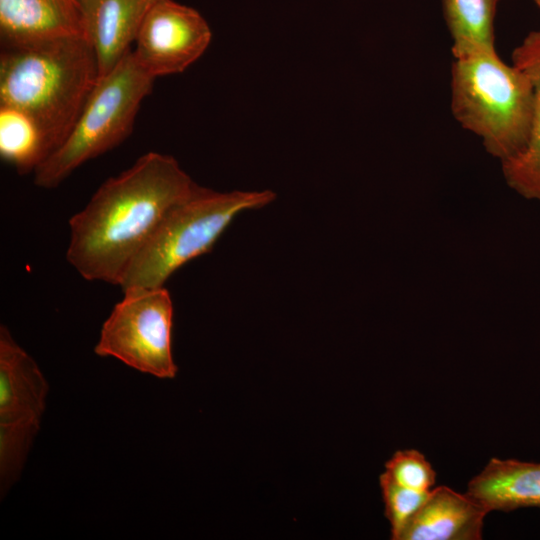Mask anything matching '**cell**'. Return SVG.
Segmentation results:
<instances>
[{
	"label": "cell",
	"mask_w": 540,
	"mask_h": 540,
	"mask_svg": "<svg viewBox=\"0 0 540 540\" xmlns=\"http://www.w3.org/2000/svg\"><path fill=\"white\" fill-rule=\"evenodd\" d=\"M159 0H97L86 11L88 38L99 76L111 71L131 50L140 27Z\"/></svg>",
	"instance_id": "obj_11"
},
{
	"label": "cell",
	"mask_w": 540,
	"mask_h": 540,
	"mask_svg": "<svg viewBox=\"0 0 540 540\" xmlns=\"http://www.w3.org/2000/svg\"><path fill=\"white\" fill-rule=\"evenodd\" d=\"M0 155L19 174L34 172L49 156L43 134L24 111L0 105Z\"/></svg>",
	"instance_id": "obj_15"
},
{
	"label": "cell",
	"mask_w": 540,
	"mask_h": 540,
	"mask_svg": "<svg viewBox=\"0 0 540 540\" xmlns=\"http://www.w3.org/2000/svg\"><path fill=\"white\" fill-rule=\"evenodd\" d=\"M88 38L79 0H0L1 47Z\"/></svg>",
	"instance_id": "obj_8"
},
{
	"label": "cell",
	"mask_w": 540,
	"mask_h": 540,
	"mask_svg": "<svg viewBox=\"0 0 540 540\" xmlns=\"http://www.w3.org/2000/svg\"><path fill=\"white\" fill-rule=\"evenodd\" d=\"M212 38L204 17L174 0H159L146 15L132 49L155 79L183 72L201 57Z\"/></svg>",
	"instance_id": "obj_7"
},
{
	"label": "cell",
	"mask_w": 540,
	"mask_h": 540,
	"mask_svg": "<svg viewBox=\"0 0 540 540\" xmlns=\"http://www.w3.org/2000/svg\"><path fill=\"white\" fill-rule=\"evenodd\" d=\"M385 505V516L390 523L391 539L399 540L405 526L427 499L430 491L423 492L404 487L385 472L379 478Z\"/></svg>",
	"instance_id": "obj_17"
},
{
	"label": "cell",
	"mask_w": 540,
	"mask_h": 540,
	"mask_svg": "<svg viewBox=\"0 0 540 540\" xmlns=\"http://www.w3.org/2000/svg\"><path fill=\"white\" fill-rule=\"evenodd\" d=\"M275 197L270 190L217 192L196 185L166 213L118 286L123 291L163 287L177 269L210 251L236 215Z\"/></svg>",
	"instance_id": "obj_4"
},
{
	"label": "cell",
	"mask_w": 540,
	"mask_h": 540,
	"mask_svg": "<svg viewBox=\"0 0 540 540\" xmlns=\"http://www.w3.org/2000/svg\"><path fill=\"white\" fill-rule=\"evenodd\" d=\"M154 81L131 50L99 78L66 139L33 172L35 185L56 188L82 164L122 143Z\"/></svg>",
	"instance_id": "obj_5"
},
{
	"label": "cell",
	"mask_w": 540,
	"mask_h": 540,
	"mask_svg": "<svg viewBox=\"0 0 540 540\" xmlns=\"http://www.w3.org/2000/svg\"><path fill=\"white\" fill-rule=\"evenodd\" d=\"M534 2L540 7V0H534Z\"/></svg>",
	"instance_id": "obj_20"
},
{
	"label": "cell",
	"mask_w": 540,
	"mask_h": 540,
	"mask_svg": "<svg viewBox=\"0 0 540 540\" xmlns=\"http://www.w3.org/2000/svg\"><path fill=\"white\" fill-rule=\"evenodd\" d=\"M488 511L467 493L432 489L399 540H478Z\"/></svg>",
	"instance_id": "obj_10"
},
{
	"label": "cell",
	"mask_w": 540,
	"mask_h": 540,
	"mask_svg": "<svg viewBox=\"0 0 540 540\" xmlns=\"http://www.w3.org/2000/svg\"><path fill=\"white\" fill-rule=\"evenodd\" d=\"M529 76L508 65L496 49H475L454 57L451 111L456 121L478 136L500 162L526 144L534 111Z\"/></svg>",
	"instance_id": "obj_3"
},
{
	"label": "cell",
	"mask_w": 540,
	"mask_h": 540,
	"mask_svg": "<svg viewBox=\"0 0 540 540\" xmlns=\"http://www.w3.org/2000/svg\"><path fill=\"white\" fill-rule=\"evenodd\" d=\"M79 1L82 4L83 9L86 13V11H88L97 0H79Z\"/></svg>",
	"instance_id": "obj_19"
},
{
	"label": "cell",
	"mask_w": 540,
	"mask_h": 540,
	"mask_svg": "<svg viewBox=\"0 0 540 540\" xmlns=\"http://www.w3.org/2000/svg\"><path fill=\"white\" fill-rule=\"evenodd\" d=\"M102 325L94 352L160 379H172L173 303L168 290L131 288L123 291Z\"/></svg>",
	"instance_id": "obj_6"
},
{
	"label": "cell",
	"mask_w": 540,
	"mask_h": 540,
	"mask_svg": "<svg viewBox=\"0 0 540 540\" xmlns=\"http://www.w3.org/2000/svg\"><path fill=\"white\" fill-rule=\"evenodd\" d=\"M396 483L417 491H431L436 472L425 456L415 449L396 451L384 471Z\"/></svg>",
	"instance_id": "obj_18"
},
{
	"label": "cell",
	"mask_w": 540,
	"mask_h": 540,
	"mask_svg": "<svg viewBox=\"0 0 540 540\" xmlns=\"http://www.w3.org/2000/svg\"><path fill=\"white\" fill-rule=\"evenodd\" d=\"M48 382L36 361L0 327V423L41 422Z\"/></svg>",
	"instance_id": "obj_9"
},
{
	"label": "cell",
	"mask_w": 540,
	"mask_h": 540,
	"mask_svg": "<svg viewBox=\"0 0 540 540\" xmlns=\"http://www.w3.org/2000/svg\"><path fill=\"white\" fill-rule=\"evenodd\" d=\"M99 78L87 38L2 47L0 105L18 108L35 121L50 156L68 136Z\"/></svg>",
	"instance_id": "obj_2"
},
{
	"label": "cell",
	"mask_w": 540,
	"mask_h": 540,
	"mask_svg": "<svg viewBox=\"0 0 540 540\" xmlns=\"http://www.w3.org/2000/svg\"><path fill=\"white\" fill-rule=\"evenodd\" d=\"M498 0H442L452 38L453 57L475 49H494Z\"/></svg>",
	"instance_id": "obj_14"
},
{
	"label": "cell",
	"mask_w": 540,
	"mask_h": 540,
	"mask_svg": "<svg viewBox=\"0 0 540 540\" xmlns=\"http://www.w3.org/2000/svg\"><path fill=\"white\" fill-rule=\"evenodd\" d=\"M196 185L174 157L144 154L70 218L67 261L86 280L118 286L166 213Z\"/></svg>",
	"instance_id": "obj_1"
},
{
	"label": "cell",
	"mask_w": 540,
	"mask_h": 540,
	"mask_svg": "<svg viewBox=\"0 0 540 540\" xmlns=\"http://www.w3.org/2000/svg\"><path fill=\"white\" fill-rule=\"evenodd\" d=\"M466 493L488 512L540 508V463L492 458Z\"/></svg>",
	"instance_id": "obj_12"
},
{
	"label": "cell",
	"mask_w": 540,
	"mask_h": 540,
	"mask_svg": "<svg viewBox=\"0 0 540 540\" xmlns=\"http://www.w3.org/2000/svg\"><path fill=\"white\" fill-rule=\"evenodd\" d=\"M513 64L531 79L534 111L525 146L501 162L503 176L514 191L540 203V30L529 33L512 53Z\"/></svg>",
	"instance_id": "obj_13"
},
{
	"label": "cell",
	"mask_w": 540,
	"mask_h": 540,
	"mask_svg": "<svg viewBox=\"0 0 540 540\" xmlns=\"http://www.w3.org/2000/svg\"><path fill=\"white\" fill-rule=\"evenodd\" d=\"M39 428L38 422L0 423V494L2 498L18 481Z\"/></svg>",
	"instance_id": "obj_16"
}]
</instances>
